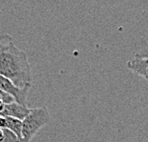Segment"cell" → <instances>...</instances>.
Instances as JSON below:
<instances>
[{"label":"cell","instance_id":"4","mask_svg":"<svg viewBox=\"0 0 148 142\" xmlns=\"http://www.w3.org/2000/svg\"><path fill=\"white\" fill-rule=\"evenodd\" d=\"M31 109L28 108L27 106H23L16 102H14L12 104H7L5 106V110L0 113V115L5 116V117H14L19 119V120H23L29 115Z\"/></svg>","mask_w":148,"mask_h":142},{"label":"cell","instance_id":"2","mask_svg":"<svg viewBox=\"0 0 148 142\" xmlns=\"http://www.w3.org/2000/svg\"><path fill=\"white\" fill-rule=\"evenodd\" d=\"M49 112L45 107L31 109L30 113L22 120L21 142H30L40 129L50 122Z\"/></svg>","mask_w":148,"mask_h":142},{"label":"cell","instance_id":"5","mask_svg":"<svg viewBox=\"0 0 148 142\" xmlns=\"http://www.w3.org/2000/svg\"><path fill=\"white\" fill-rule=\"evenodd\" d=\"M126 66L130 71L148 80V58L134 57L127 62Z\"/></svg>","mask_w":148,"mask_h":142},{"label":"cell","instance_id":"8","mask_svg":"<svg viewBox=\"0 0 148 142\" xmlns=\"http://www.w3.org/2000/svg\"><path fill=\"white\" fill-rule=\"evenodd\" d=\"M0 100L4 102L6 105H7V104H12V103L15 102L14 97H12V96H10L9 94L5 93V91H1V90H0Z\"/></svg>","mask_w":148,"mask_h":142},{"label":"cell","instance_id":"11","mask_svg":"<svg viewBox=\"0 0 148 142\" xmlns=\"http://www.w3.org/2000/svg\"><path fill=\"white\" fill-rule=\"evenodd\" d=\"M5 106H6V104L3 102V101H1V100H0V113H1L5 110Z\"/></svg>","mask_w":148,"mask_h":142},{"label":"cell","instance_id":"7","mask_svg":"<svg viewBox=\"0 0 148 142\" xmlns=\"http://www.w3.org/2000/svg\"><path fill=\"white\" fill-rule=\"evenodd\" d=\"M0 142H20V140L10 130L0 128Z\"/></svg>","mask_w":148,"mask_h":142},{"label":"cell","instance_id":"10","mask_svg":"<svg viewBox=\"0 0 148 142\" xmlns=\"http://www.w3.org/2000/svg\"><path fill=\"white\" fill-rule=\"evenodd\" d=\"M6 126H7V119H6L5 116L0 115V128L6 129Z\"/></svg>","mask_w":148,"mask_h":142},{"label":"cell","instance_id":"3","mask_svg":"<svg viewBox=\"0 0 148 142\" xmlns=\"http://www.w3.org/2000/svg\"><path fill=\"white\" fill-rule=\"evenodd\" d=\"M31 87L19 88L12 83L8 78L0 75V90L9 94L14 98L15 102L20 105L27 106V94Z\"/></svg>","mask_w":148,"mask_h":142},{"label":"cell","instance_id":"9","mask_svg":"<svg viewBox=\"0 0 148 142\" xmlns=\"http://www.w3.org/2000/svg\"><path fill=\"white\" fill-rule=\"evenodd\" d=\"M12 41V36H10L9 34H5V33H0V49L3 45L7 44L9 42Z\"/></svg>","mask_w":148,"mask_h":142},{"label":"cell","instance_id":"6","mask_svg":"<svg viewBox=\"0 0 148 142\" xmlns=\"http://www.w3.org/2000/svg\"><path fill=\"white\" fill-rule=\"evenodd\" d=\"M7 119V126L6 129L10 130L16 137L19 138V140L21 142L22 139V120L19 119L14 118V117H6Z\"/></svg>","mask_w":148,"mask_h":142},{"label":"cell","instance_id":"1","mask_svg":"<svg viewBox=\"0 0 148 142\" xmlns=\"http://www.w3.org/2000/svg\"><path fill=\"white\" fill-rule=\"evenodd\" d=\"M0 75L19 88L32 87V70L27 55L11 41L0 49Z\"/></svg>","mask_w":148,"mask_h":142}]
</instances>
